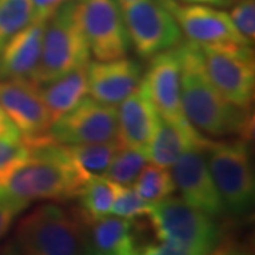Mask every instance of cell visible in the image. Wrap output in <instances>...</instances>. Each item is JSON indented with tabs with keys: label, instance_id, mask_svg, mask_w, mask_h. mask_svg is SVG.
I'll return each mask as SVG.
<instances>
[{
	"label": "cell",
	"instance_id": "5",
	"mask_svg": "<svg viewBox=\"0 0 255 255\" xmlns=\"http://www.w3.org/2000/svg\"><path fill=\"white\" fill-rule=\"evenodd\" d=\"M90 57L91 51L78 21L75 1L68 0L47 20L41 55L30 81L37 87L54 81L64 74L87 65Z\"/></svg>",
	"mask_w": 255,
	"mask_h": 255
},
{
	"label": "cell",
	"instance_id": "22",
	"mask_svg": "<svg viewBox=\"0 0 255 255\" xmlns=\"http://www.w3.org/2000/svg\"><path fill=\"white\" fill-rule=\"evenodd\" d=\"M117 193V183L107 177H92L80 187L77 199L81 206L82 216L87 221H95L110 216Z\"/></svg>",
	"mask_w": 255,
	"mask_h": 255
},
{
	"label": "cell",
	"instance_id": "13",
	"mask_svg": "<svg viewBox=\"0 0 255 255\" xmlns=\"http://www.w3.org/2000/svg\"><path fill=\"white\" fill-rule=\"evenodd\" d=\"M170 172L176 183V190L189 206L213 219L226 214L216 183L210 173L206 150L189 149L172 164Z\"/></svg>",
	"mask_w": 255,
	"mask_h": 255
},
{
	"label": "cell",
	"instance_id": "2",
	"mask_svg": "<svg viewBox=\"0 0 255 255\" xmlns=\"http://www.w3.org/2000/svg\"><path fill=\"white\" fill-rule=\"evenodd\" d=\"M28 147L30 155L0 179V193L26 209L33 201L74 199L84 182L64 155L63 146L47 139Z\"/></svg>",
	"mask_w": 255,
	"mask_h": 255
},
{
	"label": "cell",
	"instance_id": "15",
	"mask_svg": "<svg viewBox=\"0 0 255 255\" xmlns=\"http://www.w3.org/2000/svg\"><path fill=\"white\" fill-rule=\"evenodd\" d=\"M140 81L142 68L132 58L90 60L87 64L88 95L108 105L117 107Z\"/></svg>",
	"mask_w": 255,
	"mask_h": 255
},
{
	"label": "cell",
	"instance_id": "21",
	"mask_svg": "<svg viewBox=\"0 0 255 255\" xmlns=\"http://www.w3.org/2000/svg\"><path fill=\"white\" fill-rule=\"evenodd\" d=\"M61 145V143H60ZM64 155L84 183L92 177L105 176L111 160L121 146L119 139L97 143L61 145Z\"/></svg>",
	"mask_w": 255,
	"mask_h": 255
},
{
	"label": "cell",
	"instance_id": "8",
	"mask_svg": "<svg viewBox=\"0 0 255 255\" xmlns=\"http://www.w3.org/2000/svg\"><path fill=\"white\" fill-rule=\"evenodd\" d=\"M130 46L140 58L150 60L179 46L183 33L163 0H137L121 4Z\"/></svg>",
	"mask_w": 255,
	"mask_h": 255
},
{
	"label": "cell",
	"instance_id": "26",
	"mask_svg": "<svg viewBox=\"0 0 255 255\" xmlns=\"http://www.w3.org/2000/svg\"><path fill=\"white\" fill-rule=\"evenodd\" d=\"M152 204L146 201L133 186H121L117 184V193L114 204L111 209V214L122 217V219L135 220L137 217L149 216Z\"/></svg>",
	"mask_w": 255,
	"mask_h": 255
},
{
	"label": "cell",
	"instance_id": "7",
	"mask_svg": "<svg viewBox=\"0 0 255 255\" xmlns=\"http://www.w3.org/2000/svg\"><path fill=\"white\" fill-rule=\"evenodd\" d=\"M199 47L206 74L217 91L231 104L250 108L255 90V60L251 46Z\"/></svg>",
	"mask_w": 255,
	"mask_h": 255
},
{
	"label": "cell",
	"instance_id": "27",
	"mask_svg": "<svg viewBox=\"0 0 255 255\" xmlns=\"http://www.w3.org/2000/svg\"><path fill=\"white\" fill-rule=\"evenodd\" d=\"M230 7L228 16L234 27L253 44L255 38V0H237Z\"/></svg>",
	"mask_w": 255,
	"mask_h": 255
},
{
	"label": "cell",
	"instance_id": "10",
	"mask_svg": "<svg viewBox=\"0 0 255 255\" xmlns=\"http://www.w3.org/2000/svg\"><path fill=\"white\" fill-rule=\"evenodd\" d=\"M117 137V107L94 100L90 95L54 119L48 130V139L61 145L108 142Z\"/></svg>",
	"mask_w": 255,
	"mask_h": 255
},
{
	"label": "cell",
	"instance_id": "14",
	"mask_svg": "<svg viewBox=\"0 0 255 255\" xmlns=\"http://www.w3.org/2000/svg\"><path fill=\"white\" fill-rule=\"evenodd\" d=\"M143 80L162 118L180 127H193L182 108V67L177 46L152 57Z\"/></svg>",
	"mask_w": 255,
	"mask_h": 255
},
{
	"label": "cell",
	"instance_id": "32",
	"mask_svg": "<svg viewBox=\"0 0 255 255\" xmlns=\"http://www.w3.org/2000/svg\"><path fill=\"white\" fill-rule=\"evenodd\" d=\"M183 3H194V4H207L213 7H230L237 0H182Z\"/></svg>",
	"mask_w": 255,
	"mask_h": 255
},
{
	"label": "cell",
	"instance_id": "17",
	"mask_svg": "<svg viewBox=\"0 0 255 255\" xmlns=\"http://www.w3.org/2000/svg\"><path fill=\"white\" fill-rule=\"evenodd\" d=\"M48 18L36 17L0 51V80H30L36 70Z\"/></svg>",
	"mask_w": 255,
	"mask_h": 255
},
{
	"label": "cell",
	"instance_id": "12",
	"mask_svg": "<svg viewBox=\"0 0 255 255\" xmlns=\"http://www.w3.org/2000/svg\"><path fill=\"white\" fill-rule=\"evenodd\" d=\"M172 11L183 36L199 46L247 44L251 43L234 27L228 13L223 10L194 3H179L177 0H163Z\"/></svg>",
	"mask_w": 255,
	"mask_h": 255
},
{
	"label": "cell",
	"instance_id": "24",
	"mask_svg": "<svg viewBox=\"0 0 255 255\" xmlns=\"http://www.w3.org/2000/svg\"><path fill=\"white\" fill-rule=\"evenodd\" d=\"M147 163L149 156L146 150L121 143L104 177L121 186H132Z\"/></svg>",
	"mask_w": 255,
	"mask_h": 255
},
{
	"label": "cell",
	"instance_id": "6",
	"mask_svg": "<svg viewBox=\"0 0 255 255\" xmlns=\"http://www.w3.org/2000/svg\"><path fill=\"white\" fill-rule=\"evenodd\" d=\"M206 157L226 213L233 216L248 213L254 206L255 180L247 139L213 142Z\"/></svg>",
	"mask_w": 255,
	"mask_h": 255
},
{
	"label": "cell",
	"instance_id": "3",
	"mask_svg": "<svg viewBox=\"0 0 255 255\" xmlns=\"http://www.w3.org/2000/svg\"><path fill=\"white\" fill-rule=\"evenodd\" d=\"M4 253L24 255L90 254L88 221L54 201H47L18 220Z\"/></svg>",
	"mask_w": 255,
	"mask_h": 255
},
{
	"label": "cell",
	"instance_id": "16",
	"mask_svg": "<svg viewBox=\"0 0 255 255\" xmlns=\"http://www.w3.org/2000/svg\"><path fill=\"white\" fill-rule=\"evenodd\" d=\"M117 117L119 142L147 152L160 115L143 77L136 88L117 105Z\"/></svg>",
	"mask_w": 255,
	"mask_h": 255
},
{
	"label": "cell",
	"instance_id": "1",
	"mask_svg": "<svg viewBox=\"0 0 255 255\" xmlns=\"http://www.w3.org/2000/svg\"><path fill=\"white\" fill-rule=\"evenodd\" d=\"M182 67V108L184 117L203 135H240L248 139L253 130L250 108H241L227 101L209 80L200 47L189 40L179 46Z\"/></svg>",
	"mask_w": 255,
	"mask_h": 255
},
{
	"label": "cell",
	"instance_id": "19",
	"mask_svg": "<svg viewBox=\"0 0 255 255\" xmlns=\"http://www.w3.org/2000/svg\"><path fill=\"white\" fill-rule=\"evenodd\" d=\"M88 247L91 254H139L140 246L137 244L133 220L110 214L95 221H88Z\"/></svg>",
	"mask_w": 255,
	"mask_h": 255
},
{
	"label": "cell",
	"instance_id": "23",
	"mask_svg": "<svg viewBox=\"0 0 255 255\" xmlns=\"http://www.w3.org/2000/svg\"><path fill=\"white\" fill-rule=\"evenodd\" d=\"M132 186L150 204L163 200L177 191L170 167L157 166L150 162L142 169Z\"/></svg>",
	"mask_w": 255,
	"mask_h": 255
},
{
	"label": "cell",
	"instance_id": "28",
	"mask_svg": "<svg viewBox=\"0 0 255 255\" xmlns=\"http://www.w3.org/2000/svg\"><path fill=\"white\" fill-rule=\"evenodd\" d=\"M30 155V147L23 140L0 139V179Z\"/></svg>",
	"mask_w": 255,
	"mask_h": 255
},
{
	"label": "cell",
	"instance_id": "18",
	"mask_svg": "<svg viewBox=\"0 0 255 255\" xmlns=\"http://www.w3.org/2000/svg\"><path fill=\"white\" fill-rule=\"evenodd\" d=\"M213 142L214 140L204 136L194 127H180L160 117L147 146L149 162L163 167H172L186 150H207Z\"/></svg>",
	"mask_w": 255,
	"mask_h": 255
},
{
	"label": "cell",
	"instance_id": "29",
	"mask_svg": "<svg viewBox=\"0 0 255 255\" xmlns=\"http://www.w3.org/2000/svg\"><path fill=\"white\" fill-rule=\"evenodd\" d=\"M23 210H26L24 206L0 193V240L9 233L13 221Z\"/></svg>",
	"mask_w": 255,
	"mask_h": 255
},
{
	"label": "cell",
	"instance_id": "9",
	"mask_svg": "<svg viewBox=\"0 0 255 255\" xmlns=\"http://www.w3.org/2000/svg\"><path fill=\"white\" fill-rule=\"evenodd\" d=\"M78 21L95 60L125 57L130 47L118 0H74Z\"/></svg>",
	"mask_w": 255,
	"mask_h": 255
},
{
	"label": "cell",
	"instance_id": "33",
	"mask_svg": "<svg viewBox=\"0 0 255 255\" xmlns=\"http://www.w3.org/2000/svg\"><path fill=\"white\" fill-rule=\"evenodd\" d=\"M132 1H137V0H118L119 6L121 4H127V3H132Z\"/></svg>",
	"mask_w": 255,
	"mask_h": 255
},
{
	"label": "cell",
	"instance_id": "4",
	"mask_svg": "<svg viewBox=\"0 0 255 255\" xmlns=\"http://www.w3.org/2000/svg\"><path fill=\"white\" fill-rule=\"evenodd\" d=\"M147 217L156 238L176 246L183 255L214 254L223 244V231L216 219L174 194L152 204Z\"/></svg>",
	"mask_w": 255,
	"mask_h": 255
},
{
	"label": "cell",
	"instance_id": "11",
	"mask_svg": "<svg viewBox=\"0 0 255 255\" xmlns=\"http://www.w3.org/2000/svg\"><path fill=\"white\" fill-rule=\"evenodd\" d=\"M0 104L27 146L48 139L53 118L30 80H0Z\"/></svg>",
	"mask_w": 255,
	"mask_h": 255
},
{
	"label": "cell",
	"instance_id": "25",
	"mask_svg": "<svg viewBox=\"0 0 255 255\" xmlns=\"http://www.w3.org/2000/svg\"><path fill=\"white\" fill-rule=\"evenodd\" d=\"M34 18L31 0H0V51Z\"/></svg>",
	"mask_w": 255,
	"mask_h": 255
},
{
	"label": "cell",
	"instance_id": "30",
	"mask_svg": "<svg viewBox=\"0 0 255 255\" xmlns=\"http://www.w3.org/2000/svg\"><path fill=\"white\" fill-rule=\"evenodd\" d=\"M0 139H7V140H21V135L18 132L13 121L9 118L4 108L0 104Z\"/></svg>",
	"mask_w": 255,
	"mask_h": 255
},
{
	"label": "cell",
	"instance_id": "31",
	"mask_svg": "<svg viewBox=\"0 0 255 255\" xmlns=\"http://www.w3.org/2000/svg\"><path fill=\"white\" fill-rule=\"evenodd\" d=\"M68 0H31L36 17L48 18L63 3Z\"/></svg>",
	"mask_w": 255,
	"mask_h": 255
},
{
	"label": "cell",
	"instance_id": "20",
	"mask_svg": "<svg viewBox=\"0 0 255 255\" xmlns=\"http://www.w3.org/2000/svg\"><path fill=\"white\" fill-rule=\"evenodd\" d=\"M38 92L54 121L88 95L87 65L64 74L54 81L38 85Z\"/></svg>",
	"mask_w": 255,
	"mask_h": 255
}]
</instances>
